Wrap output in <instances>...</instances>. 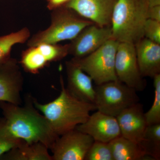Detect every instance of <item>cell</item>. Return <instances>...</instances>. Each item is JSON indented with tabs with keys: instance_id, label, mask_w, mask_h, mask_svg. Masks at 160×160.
Masks as SVG:
<instances>
[{
	"instance_id": "obj_1",
	"label": "cell",
	"mask_w": 160,
	"mask_h": 160,
	"mask_svg": "<svg viewBox=\"0 0 160 160\" xmlns=\"http://www.w3.org/2000/svg\"><path fill=\"white\" fill-rule=\"evenodd\" d=\"M0 109L9 131L18 139L27 143H42L50 149L59 137L29 96L23 106L0 102Z\"/></svg>"
},
{
	"instance_id": "obj_2",
	"label": "cell",
	"mask_w": 160,
	"mask_h": 160,
	"mask_svg": "<svg viewBox=\"0 0 160 160\" xmlns=\"http://www.w3.org/2000/svg\"><path fill=\"white\" fill-rule=\"evenodd\" d=\"M60 84L59 95L49 103L42 104L32 98L35 107L46 118L58 136L86 122L90 112L96 110L94 104L83 102L70 94L62 76Z\"/></svg>"
},
{
	"instance_id": "obj_3",
	"label": "cell",
	"mask_w": 160,
	"mask_h": 160,
	"mask_svg": "<svg viewBox=\"0 0 160 160\" xmlns=\"http://www.w3.org/2000/svg\"><path fill=\"white\" fill-rule=\"evenodd\" d=\"M148 0H118L112 15V38L135 45L144 38Z\"/></svg>"
},
{
	"instance_id": "obj_4",
	"label": "cell",
	"mask_w": 160,
	"mask_h": 160,
	"mask_svg": "<svg viewBox=\"0 0 160 160\" xmlns=\"http://www.w3.org/2000/svg\"><path fill=\"white\" fill-rule=\"evenodd\" d=\"M94 24L66 6L52 10L51 24L47 29L29 38L28 47L42 44H58L74 39L87 26Z\"/></svg>"
},
{
	"instance_id": "obj_5",
	"label": "cell",
	"mask_w": 160,
	"mask_h": 160,
	"mask_svg": "<svg viewBox=\"0 0 160 160\" xmlns=\"http://www.w3.org/2000/svg\"><path fill=\"white\" fill-rule=\"evenodd\" d=\"M119 42L111 38L91 54L71 60L97 85L118 80L115 68V57Z\"/></svg>"
},
{
	"instance_id": "obj_6",
	"label": "cell",
	"mask_w": 160,
	"mask_h": 160,
	"mask_svg": "<svg viewBox=\"0 0 160 160\" xmlns=\"http://www.w3.org/2000/svg\"><path fill=\"white\" fill-rule=\"evenodd\" d=\"M95 89L96 110L115 117L139 102L137 92L118 80L97 85Z\"/></svg>"
},
{
	"instance_id": "obj_7",
	"label": "cell",
	"mask_w": 160,
	"mask_h": 160,
	"mask_svg": "<svg viewBox=\"0 0 160 160\" xmlns=\"http://www.w3.org/2000/svg\"><path fill=\"white\" fill-rule=\"evenodd\" d=\"M115 68L119 81L137 92L144 91L146 86V82L139 69L134 44L119 43L116 55Z\"/></svg>"
},
{
	"instance_id": "obj_8",
	"label": "cell",
	"mask_w": 160,
	"mask_h": 160,
	"mask_svg": "<svg viewBox=\"0 0 160 160\" xmlns=\"http://www.w3.org/2000/svg\"><path fill=\"white\" fill-rule=\"evenodd\" d=\"M94 140L76 129L61 135L52 146V160H85Z\"/></svg>"
},
{
	"instance_id": "obj_9",
	"label": "cell",
	"mask_w": 160,
	"mask_h": 160,
	"mask_svg": "<svg viewBox=\"0 0 160 160\" xmlns=\"http://www.w3.org/2000/svg\"><path fill=\"white\" fill-rule=\"evenodd\" d=\"M111 38V26L101 27L92 24L84 28L68 44V53L76 58L85 57Z\"/></svg>"
},
{
	"instance_id": "obj_10",
	"label": "cell",
	"mask_w": 160,
	"mask_h": 160,
	"mask_svg": "<svg viewBox=\"0 0 160 160\" xmlns=\"http://www.w3.org/2000/svg\"><path fill=\"white\" fill-rule=\"evenodd\" d=\"M118 0H70L64 6L101 27L111 26L112 11Z\"/></svg>"
},
{
	"instance_id": "obj_11",
	"label": "cell",
	"mask_w": 160,
	"mask_h": 160,
	"mask_svg": "<svg viewBox=\"0 0 160 160\" xmlns=\"http://www.w3.org/2000/svg\"><path fill=\"white\" fill-rule=\"evenodd\" d=\"M76 129L89 135L95 141L109 143L121 135L116 117L98 111Z\"/></svg>"
},
{
	"instance_id": "obj_12",
	"label": "cell",
	"mask_w": 160,
	"mask_h": 160,
	"mask_svg": "<svg viewBox=\"0 0 160 160\" xmlns=\"http://www.w3.org/2000/svg\"><path fill=\"white\" fill-rule=\"evenodd\" d=\"M23 81L17 61L10 58L0 68V102L22 105Z\"/></svg>"
},
{
	"instance_id": "obj_13",
	"label": "cell",
	"mask_w": 160,
	"mask_h": 160,
	"mask_svg": "<svg viewBox=\"0 0 160 160\" xmlns=\"http://www.w3.org/2000/svg\"><path fill=\"white\" fill-rule=\"evenodd\" d=\"M116 118L121 136L140 144L148 126L142 104L139 102L126 108Z\"/></svg>"
},
{
	"instance_id": "obj_14",
	"label": "cell",
	"mask_w": 160,
	"mask_h": 160,
	"mask_svg": "<svg viewBox=\"0 0 160 160\" xmlns=\"http://www.w3.org/2000/svg\"><path fill=\"white\" fill-rule=\"evenodd\" d=\"M65 65L67 90L78 99L94 104L95 89L92 79L71 60L66 61Z\"/></svg>"
},
{
	"instance_id": "obj_15",
	"label": "cell",
	"mask_w": 160,
	"mask_h": 160,
	"mask_svg": "<svg viewBox=\"0 0 160 160\" xmlns=\"http://www.w3.org/2000/svg\"><path fill=\"white\" fill-rule=\"evenodd\" d=\"M138 65L143 78L160 73V44L143 38L135 44Z\"/></svg>"
},
{
	"instance_id": "obj_16",
	"label": "cell",
	"mask_w": 160,
	"mask_h": 160,
	"mask_svg": "<svg viewBox=\"0 0 160 160\" xmlns=\"http://www.w3.org/2000/svg\"><path fill=\"white\" fill-rule=\"evenodd\" d=\"M49 149L42 143H29L22 141L3 155L1 160H52Z\"/></svg>"
},
{
	"instance_id": "obj_17",
	"label": "cell",
	"mask_w": 160,
	"mask_h": 160,
	"mask_svg": "<svg viewBox=\"0 0 160 160\" xmlns=\"http://www.w3.org/2000/svg\"><path fill=\"white\" fill-rule=\"evenodd\" d=\"M114 160H154L138 143L122 136L109 142Z\"/></svg>"
},
{
	"instance_id": "obj_18",
	"label": "cell",
	"mask_w": 160,
	"mask_h": 160,
	"mask_svg": "<svg viewBox=\"0 0 160 160\" xmlns=\"http://www.w3.org/2000/svg\"><path fill=\"white\" fill-rule=\"evenodd\" d=\"M30 36V30L27 27L0 36V68L11 58L12 47L16 44L26 42Z\"/></svg>"
},
{
	"instance_id": "obj_19",
	"label": "cell",
	"mask_w": 160,
	"mask_h": 160,
	"mask_svg": "<svg viewBox=\"0 0 160 160\" xmlns=\"http://www.w3.org/2000/svg\"><path fill=\"white\" fill-rule=\"evenodd\" d=\"M25 71L32 74H37L49 63L37 46L29 47L23 52L20 62Z\"/></svg>"
},
{
	"instance_id": "obj_20",
	"label": "cell",
	"mask_w": 160,
	"mask_h": 160,
	"mask_svg": "<svg viewBox=\"0 0 160 160\" xmlns=\"http://www.w3.org/2000/svg\"><path fill=\"white\" fill-rule=\"evenodd\" d=\"M139 145L154 160L160 159V123L147 126Z\"/></svg>"
},
{
	"instance_id": "obj_21",
	"label": "cell",
	"mask_w": 160,
	"mask_h": 160,
	"mask_svg": "<svg viewBox=\"0 0 160 160\" xmlns=\"http://www.w3.org/2000/svg\"><path fill=\"white\" fill-rule=\"evenodd\" d=\"M152 78L154 88V100L150 109L145 112L148 126L160 123V73L156 75Z\"/></svg>"
},
{
	"instance_id": "obj_22",
	"label": "cell",
	"mask_w": 160,
	"mask_h": 160,
	"mask_svg": "<svg viewBox=\"0 0 160 160\" xmlns=\"http://www.w3.org/2000/svg\"><path fill=\"white\" fill-rule=\"evenodd\" d=\"M22 141L12 135L7 127L5 118H0V158Z\"/></svg>"
},
{
	"instance_id": "obj_23",
	"label": "cell",
	"mask_w": 160,
	"mask_h": 160,
	"mask_svg": "<svg viewBox=\"0 0 160 160\" xmlns=\"http://www.w3.org/2000/svg\"><path fill=\"white\" fill-rule=\"evenodd\" d=\"M85 160H114L109 143L94 141Z\"/></svg>"
},
{
	"instance_id": "obj_24",
	"label": "cell",
	"mask_w": 160,
	"mask_h": 160,
	"mask_svg": "<svg viewBox=\"0 0 160 160\" xmlns=\"http://www.w3.org/2000/svg\"><path fill=\"white\" fill-rule=\"evenodd\" d=\"M144 37L160 44V22L147 19L144 27Z\"/></svg>"
},
{
	"instance_id": "obj_25",
	"label": "cell",
	"mask_w": 160,
	"mask_h": 160,
	"mask_svg": "<svg viewBox=\"0 0 160 160\" xmlns=\"http://www.w3.org/2000/svg\"><path fill=\"white\" fill-rule=\"evenodd\" d=\"M148 19L160 22V5L149 6L147 12Z\"/></svg>"
},
{
	"instance_id": "obj_26",
	"label": "cell",
	"mask_w": 160,
	"mask_h": 160,
	"mask_svg": "<svg viewBox=\"0 0 160 160\" xmlns=\"http://www.w3.org/2000/svg\"><path fill=\"white\" fill-rule=\"evenodd\" d=\"M70 0H47V7L52 10L65 6Z\"/></svg>"
},
{
	"instance_id": "obj_27",
	"label": "cell",
	"mask_w": 160,
	"mask_h": 160,
	"mask_svg": "<svg viewBox=\"0 0 160 160\" xmlns=\"http://www.w3.org/2000/svg\"><path fill=\"white\" fill-rule=\"evenodd\" d=\"M149 6H152L160 5V0H148Z\"/></svg>"
}]
</instances>
